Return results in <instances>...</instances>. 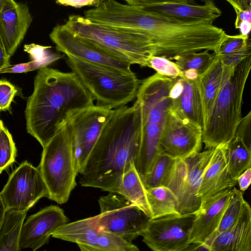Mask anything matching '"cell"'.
I'll return each instance as SVG.
<instances>
[{
	"label": "cell",
	"mask_w": 251,
	"mask_h": 251,
	"mask_svg": "<svg viewBox=\"0 0 251 251\" xmlns=\"http://www.w3.org/2000/svg\"><path fill=\"white\" fill-rule=\"evenodd\" d=\"M99 20L103 24L142 31L151 42L154 55L171 60L204 50L216 52L227 35L211 21L178 19L116 0L103 3Z\"/></svg>",
	"instance_id": "1"
},
{
	"label": "cell",
	"mask_w": 251,
	"mask_h": 251,
	"mask_svg": "<svg viewBox=\"0 0 251 251\" xmlns=\"http://www.w3.org/2000/svg\"><path fill=\"white\" fill-rule=\"evenodd\" d=\"M141 125L138 100L131 106L115 109L80 174L81 186L117 192L124 173L137 157Z\"/></svg>",
	"instance_id": "2"
},
{
	"label": "cell",
	"mask_w": 251,
	"mask_h": 251,
	"mask_svg": "<svg viewBox=\"0 0 251 251\" xmlns=\"http://www.w3.org/2000/svg\"><path fill=\"white\" fill-rule=\"evenodd\" d=\"M94 101L73 72L41 68L26 102L27 132L43 147L71 116L94 105Z\"/></svg>",
	"instance_id": "3"
},
{
	"label": "cell",
	"mask_w": 251,
	"mask_h": 251,
	"mask_svg": "<svg viewBox=\"0 0 251 251\" xmlns=\"http://www.w3.org/2000/svg\"><path fill=\"white\" fill-rule=\"evenodd\" d=\"M176 79L156 73L141 81L138 90L136 99L141 108V134L134 164L143 181L159 154L160 137L172 105L170 92Z\"/></svg>",
	"instance_id": "4"
},
{
	"label": "cell",
	"mask_w": 251,
	"mask_h": 251,
	"mask_svg": "<svg viewBox=\"0 0 251 251\" xmlns=\"http://www.w3.org/2000/svg\"><path fill=\"white\" fill-rule=\"evenodd\" d=\"M251 68V55L230 72L203 123L202 140L205 149L226 145L234 136L242 118L244 88Z\"/></svg>",
	"instance_id": "5"
},
{
	"label": "cell",
	"mask_w": 251,
	"mask_h": 251,
	"mask_svg": "<svg viewBox=\"0 0 251 251\" xmlns=\"http://www.w3.org/2000/svg\"><path fill=\"white\" fill-rule=\"evenodd\" d=\"M63 25L74 35L102 46L132 65L150 67L154 50L140 30L96 23L78 15L69 16Z\"/></svg>",
	"instance_id": "6"
},
{
	"label": "cell",
	"mask_w": 251,
	"mask_h": 251,
	"mask_svg": "<svg viewBox=\"0 0 251 251\" xmlns=\"http://www.w3.org/2000/svg\"><path fill=\"white\" fill-rule=\"evenodd\" d=\"M66 63L97 104L117 109L136 98L141 81L133 72L67 57Z\"/></svg>",
	"instance_id": "7"
},
{
	"label": "cell",
	"mask_w": 251,
	"mask_h": 251,
	"mask_svg": "<svg viewBox=\"0 0 251 251\" xmlns=\"http://www.w3.org/2000/svg\"><path fill=\"white\" fill-rule=\"evenodd\" d=\"M38 168L48 190V198L60 204L66 203L76 185L78 175L67 121L43 147Z\"/></svg>",
	"instance_id": "8"
},
{
	"label": "cell",
	"mask_w": 251,
	"mask_h": 251,
	"mask_svg": "<svg viewBox=\"0 0 251 251\" xmlns=\"http://www.w3.org/2000/svg\"><path fill=\"white\" fill-rule=\"evenodd\" d=\"M97 222L100 231L112 233L132 242L151 219L123 196L115 192L100 197Z\"/></svg>",
	"instance_id": "9"
},
{
	"label": "cell",
	"mask_w": 251,
	"mask_h": 251,
	"mask_svg": "<svg viewBox=\"0 0 251 251\" xmlns=\"http://www.w3.org/2000/svg\"><path fill=\"white\" fill-rule=\"evenodd\" d=\"M115 109L98 104L84 108L67 120L75 166L81 174L89 155Z\"/></svg>",
	"instance_id": "10"
},
{
	"label": "cell",
	"mask_w": 251,
	"mask_h": 251,
	"mask_svg": "<svg viewBox=\"0 0 251 251\" xmlns=\"http://www.w3.org/2000/svg\"><path fill=\"white\" fill-rule=\"evenodd\" d=\"M194 217V213H188L150 219L140 236L153 251H186Z\"/></svg>",
	"instance_id": "11"
},
{
	"label": "cell",
	"mask_w": 251,
	"mask_h": 251,
	"mask_svg": "<svg viewBox=\"0 0 251 251\" xmlns=\"http://www.w3.org/2000/svg\"><path fill=\"white\" fill-rule=\"evenodd\" d=\"M48 195L38 167L26 161L11 173L0 193L6 210L28 211L40 199Z\"/></svg>",
	"instance_id": "12"
},
{
	"label": "cell",
	"mask_w": 251,
	"mask_h": 251,
	"mask_svg": "<svg viewBox=\"0 0 251 251\" xmlns=\"http://www.w3.org/2000/svg\"><path fill=\"white\" fill-rule=\"evenodd\" d=\"M202 142V127L170 106L160 137L159 154L185 159L200 152Z\"/></svg>",
	"instance_id": "13"
},
{
	"label": "cell",
	"mask_w": 251,
	"mask_h": 251,
	"mask_svg": "<svg viewBox=\"0 0 251 251\" xmlns=\"http://www.w3.org/2000/svg\"><path fill=\"white\" fill-rule=\"evenodd\" d=\"M50 37L57 50L67 57L131 72V64L114 52L88 40L76 36L63 25L54 26Z\"/></svg>",
	"instance_id": "14"
},
{
	"label": "cell",
	"mask_w": 251,
	"mask_h": 251,
	"mask_svg": "<svg viewBox=\"0 0 251 251\" xmlns=\"http://www.w3.org/2000/svg\"><path fill=\"white\" fill-rule=\"evenodd\" d=\"M69 218L57 205L47 206L30 216L24 223L19 240V249L35 251L47 244L52 234L68 223Z\"/></svg>",
	"instance_id": "15"
},
{
	"label": "cell",
	"mask_w": 251,
	"mask_h": 251,
	"mask_svg": "<svg viewBox=\"0 0 251 251\" xmlns=\"http://www.w3.org/2000/svg\"><path fill=\"white\" fill-rule=\"evenodd\" d=\"M32 21L26 4L16 0H0V35L10 57L23 40Z\"/></svg>",
	"instance_id": "16"
},
{
	"label": "cell",
	"mask_w": 251,
	"mask_h": 251,
	"mask_svg": "<svg viewBox=\"0 0 251 251\" xmlns=\"http://www.w3.org/2000/svg\"><path fill=\"white\" fill-rule=\"evenodd\" d=\"M232 193L224 190L207 200L194 213L190 243H203L217 230Z\"/></svg>",
	"instance_id": "17"
},
{
	"label": "cell",
	"mask_w": 251,
	"mask_h": 251,
	"mask_svg": "<svg viewBox=\"0 0 251 251\" xmlns=\"http://www.w3.org/2000/svg\"><path fill=\"white\" fill-rule=\"evenodd\" d=\"M215 148L206 149L194 156L183 159L186 164V174L180 197L177 210L180 214L194 213L201 206L198 196L202 176L213 155Z\"/></svg>",
	"instance_id": "18"
},
{
	"label": "cell",
	"mask_w": 251,
	"mask_h": 251,
	"mask_svg": "<svg viewBox=\"0 0 251 251\" xmlns=\"http://www.w3.org/2000/svg\"><path fill=\"white\" fill-rule=\"evenodd\" d=\"M226 145L218 146L204 170L198 191L201 205L217 193L231 189L237 184L228 170Z\"/></svg>",
	"instance_id": "19"
},
{
	"label": "cell",
	"mask_w": 251,
	"mask_h": 251,
	"mask_svg": "<svg viewBox=\"0 0 251 251\" xmlns=\"http://www.w3.org/2000/svg\"><path fill=\"white\" fill-rule=\"evenodd\" d=\"M211 251H251V209L246 201L237 221L212 241Z\"/></svg>",
	"instance_id": "20"
},
{
	"label": "cell",
	"mask_w": 251,
	"mask_h": 251,
	"mask_svg": "<svg viewBox=\"0 0 251 251\" xmlns=\"http://www.w3.org/2000/svg\"><path fill=\"white\" fill-rule=\"evenodd\" d=\"M211 65L198 77L200 89L203 123L210 114L224 83L233 68L226 67L215 52Z\"/></svg>",
	"instance_id": "21"
},
{
	"label": "cell",
	"mask_w": 251,
	"mask_h": 251,
	"mask_svg": "<svg viewBox=\"0 0 251 251\" xmlns=\"http://www.w3.org/2000/svg\"><path fill=\"white\" fill-rule=\"evenodd\" d=\"M170 17L186 20H207L214 22L221 16L222 11L209 1L202 5L186 2L167 1L144 7Z\"/></svg>",
	"instance_id": "22"
},
{
	"label": "cell",
	"mask_w": 251,
	"mask_h": 251,
	"mask_svg": "<svg viewBox=\"0 0 251 251\" xmlns=\"http://www.w3.org/2000/svg\"><path fill=\"white\" fill-rule=\"evenodd\" d=\"M97 216L68 223L56 229L52 237L76 243L81 251H97L100 232Z\"/></svg>",
	"instance_id": "23"
},
{
	"label": "cell",
	"mask_w": 251,
	"mask_h": 251,
	"mask_svg": "<svg viewBox=\"0 0 251 251\" xmlns=\"http://www.w3.org/2000/svg\"><path fill=\"white\" fill-rule=\"evenodd\" d=\"M181 77L183 89L178 97L172 100L171 108L179 115L193 121L202 129L203 113L198 77L195 79Z\"/></svg>",
	"instance_id": "24"
},
{
	"label": "cell",
	"mask_w": 251,
	"mask_h": 251,
	"mask_svg": "<svg viewBox=\"0 0 251 251\" xmlns=\"http://www.w3.org/2000/svg\"><path fill=\"white\" fill-rule=\"evenodd\" d=\"M116 193L151 218L146 188L133 162L124 173Z\"/></svg>",
	"instance_id": "25"
},
{
	"label": "cell",
	"mask_w": 251,
	"mask_h": 251,
	"mask_svg": "<svg viewBox=\"0 0 251 251\" xmlns=\"http://www.w3.org/2000/svg\"><path fill=\"white\" fill-rule=\"evenodd\" d=\"M26 210H6L0 232V251H19L20 234Z\"/></svg>",
	"instance_id": "26"
},
{
	"label": "cell",
	"mask_w": 251,
	"mask_h": 251,
	"mask_svg": "<svg viewBox=\"0 0 251 251\" xmlns=\"http://www.w3.org/2000/svg\"><path fill=\"white\" fill-rule=\"evenodd\" d=\"M146 193L151 213V219L180 214L177 210V198L168 187L146 188Z\"/></svg>",
	"instance_id": "27"
},
{
	"label": "cell",
	"mask_w": 251,
	"mask_h": 251,
	"mask_svg": "<svg viewBox=\"0 0 251 251\" xmlns=\"http://www.w3.org/2000/svg\"><path fill=\"white\" fill-rule=\"evenodd\" d=\"M226 148L228 172L237 180L240 175L251 167V147L240 137L234 135Z\"/></svg>",
	"instance_id": "28"
},
{
	"label": "cell",
	"mask_w": 251,
	"mask_h": 251,
	"mask_svg": "<svg viewBox=\"0 0 251 251\" xmlns=\"http://www.w3.org/2000/svg\"><path fill=\"white\" fill-rule=\"evenodd\" d=\"M176 159L166 155L159 154L144 180L146 188L167 187L174 172Z\"/></svg>",
	"instance_id": "29"
},
{
	"label": "cell",
	"mask_w": 251,
	"mask_h": 251,
	"mask_svg": "<svg viewBox=\"0 0 251 251\" xmlns=\"http://www.w3.org/2000/svg\"><path fill=\"white\" fill-rule=\"evenodd\" d=\"M246 201L243 197V192L235 187L232 188V193L224 212L217 230L204 243L210 247L213 239L219 234L232 226L240 217Z\"/></svg>",
	"instance_id": "30"
},
{
	"label": "cell",
	"mask_w": 251,
	"mask_h": 251,
	"mask_svg": "<svg viewBox=\"0 0 251 251\" xmlns=\"http://www.w3.org/2000/svg\"><path fill=\"white\" fill-rule=\"evenodd\" d=\"M215 56L213 52L208 50L185 54L174 59L180 71H193L199 75L206 71L211 65Z\"/></svg>",
	"instance_id": "31"
},
{
	"label": "cell",
	"mask_w": 251,
	"mask_h": 251,
	"mask_svg": "<svg viewBox=\"0 0 251 251\" xmlns=\"http://www.w3.org/2000/svg\"><path fill=\"white\" fill-rule=\"evenodd\" d=\"M97 251H139L135 245L118 235L100 231L97 241Z\"/></svg>",
	"instance_id": "32"
},
{
	"label": "cell",
	"mask_w": 251,
	"mask_h": 251,
	"mask_svg": "<svg viewBox=\"0 0 251 251\" xmlns=\"http://www.w3.org/2000/svg\"><path fill=\"white\" fill-rule=\"evenodd\" d=\"M16 152L12 136L3 126L0 129V174L14 163Z\"/></svg>",
	"instance_id": "33"
},
{
	"label": "cell",
	"mask_w": 251,
	"mask_h": 251,
	"mask_svg": "<svg viewBox=\"0 0 251 251\" xmlns=\"http://www.w3.org/2000/svg\"><path fill=\"white\" fill-rule=\"evenodd\" d=\"M150 68L167 77L175 79L182 76V72L176 63L163 56H151L150 60Z\"/></svg>",
	"instance_id": "34"
},
{
	"label": "cell",
	"mask_w": 251,
	"mask_h": 251,
	"mask_svg": "<svg viewBox=\"0 0 251 251\" xmlns=\"http://www.w3.org/2000/svg\"><path fill=\"white\" fill-rule=\"evenodd\" d=\"M50 46H42L31 43L24 46V51L28 53L31 60L42 62L48 66L62 57L59 53L52 52L50 50Z\"/></svg>",
	"instance_id": "35"
},
{
	"label": "cell",
	"mask_w": 251,
	"mask_h": 251,
	"mask_svg": "<svg viewBox=\"0 0 251 251\" xmlns=\"http://www.w3.org/2000/svg\"><path fill=\"white\" fill-rule=\"evenodd\" d=\"M250 43L249 37L240 34L235 35L227 34L217 51L215 52L219 56H225L238 51Z\"/></svg>",
	"instance_id": "36"
},
{
	"label": "cell",
	"mask_w": 251,
	"mask_h": 251,
	"mask_svg": "<svg viewBox=\"0 0 251 251\" xmlns=\"http://www.w3.org/2000/svg\"><path fill=\"white\" fill-rule=\"evenodd\" d=\"M17 93L14 85L6 79H0V112L10 109Z\"/></svg>",
	"instance_id": "37"
},
{
	"label": "cell",
	"mask_w": 251,
	"mask_h": 251,
	"mask_svg": "<svg viewBox=\"0 0 251 251\" xmlns=\"http://www.w3.org/2000/svg\"><path fill=\"white\" fill-rule=\"evenodd\" d=\"M251 44L234 53L223 56H219L222 62L227 67L234 68L240 62L251 55Z\"/></svg>",
	"instance_id": "38"
},
{
	"label": "cell",
	"mask_w": 251,
	"mask_h": 251,
	"mask_svg": "<svg viewBox=\"0 0 251 251\" xmlns=\"http://www.w3.org/2000/svg\"><path fill=\"white\" fill-rule=\"evenodd\" d=\"M251 111L242 117L237 126L234 135L241 138L245 142L251 147Z\"/></svg>",
	"instance_id": "39"
},
{
	"label": "cell",
	"mask_w": 251,
	"mask_h": 251,
	"mask_svg": "<svg viewBox=\"0 0 251 251\" xmlns=\"http://www.w3.org/2000/svg\"><path fill=\"white\" fill-rule=\"evenodd\" d=\"M107 0H54L56 3L64 5L81 8L86 6L96 7Z\"/></svg>",
	"instance_id": "40"
},
{
	"label": "cell",
	"mask_w": 251,
	"mask_h": 251,
	"mask_svg": "<svg viewBox=\"0 0 251 251\" xmlns=\"http://www.w3.org/2000/svg\"><path fill=\"white\" fill-rule=\"evenodd\" d=\"M236 14L234 25L242 21L251 22V8L243 9L239 5L232 6Z\"/></svg>",
	"instance_id": "41"
},
{
	"label": "cell",
	"mask_w": 251,
	"mask_h": 251,
	"mask_svg": "<svg viewBox=\"0 0 251 251\" xmlns=\"http://www.w3.org/2000/svg\"><path fill=\"white\" fill-rule=\"evenodd\" d=\"M126 3L142 7H146L150 4L167 1L186 2L194 4L189 0H124Z\"/></svg>",
	"instance_id": "42"
},
{
	"label": "cell",
	"mask_w": 251,
	"mask_h": 251,
	"mask_svg": "<svg viewBox=\"0 0 251 251\" xmlns=\"http://www.w3.org/2000/svg\"><path fill=\"white\" fill-rule=\"evenodd\" d=\"M240 190L244 192L247 190L251 182V167L246 170L237 178Z\"/></svg>",
	"instance_id": "43"
},
{
	"label": "cell",
	"mask_w": 251,
	"mask_h": 251,
	"mask_svg": "<svg viewBox=\"0 0 251 251\" xmlns=\"http://www.w3.org/2000/svg\"><path fill=\"white\" fill-rule=\"evenodd\" d=\"M10 58L0 35V72L11 65L10 63Z\"/></svg>",
	"instance_id": "44"
},
{
	"label": "cell",
	"mask_w": 251,
	"mask_h": 251,
	"mask_svg": "<svg viewBox=\"0 0 251 251\" xmlns=\"http://www.w3.org/2000/svg\"><path fill=\"white\" fill-rule=\"evenodd\" d=\"M234 25L235 28L239 29L240 34L249 37V34L251 29V22L242 21Z\"/></svg>",
	"instance_id": "45"
},
{
	"label": "cell",
	"mask_w": 251,
	"mask_h": 251,
	"mask_svg": "<svg viewBox=\"0 0 251 251\" xmlns=\"http://www.w3.org/2000/svg\"><path fill=\"white\" fill-rule=\"evenodd\" d=\"M6 209L3 201L0 196V232L4 221Z\"/></svg>",
	"instance_id": "46"
},
{
	"label": "cell",
	"mask_w": 251,
	"mask_h": 251,
	"mask_svg": "<svg viewBox=\"0 0 251 251\" xmlns=\"http://www.w3.org/2000/svg\"><path fill=\"white\" fill-rule=\"evenodd\" d=\"M240 4L243 9L251 8V0H240Z\"/></svg>",
	"instance_id": "47"
},
{
	"label": "cell",
	"mask_w": 251,
	"mask_h": 251,
	"mask_svg": "<svg viewBox=\"0 0 251 251\" xmlns=\"http://www.w3.org/2000/svg\"><path fill=\"white\" fill-rule=\"evenodd\" d=\"M227 2H228L232 6L233 5H239L240 4V0H225Z\"/></svg>",
	"instance_id": "48"
},
{
	"label": "cell",
	"mask_w": 251,
	"mask_h": 251,
	"mask_svg": "<svg viewBox=\"0 0 251 251\" xmlns=\"http://www.w3.org/2000/svg\"><path fill=\"white\" fill-rule=\"evenodd\" d=\"M4 126L3 123L1 120H0V129Z\"/></svg>",
	"instance_id": "49"
},
{
	"label": "cell",
	"mask_w": 251,
	"mask_h": 251,
	"mask_svg": "<svg viewBox=\"0 0 251 251\" xmlns=\"http://www.w3.org/2000/svg\"><path fill=\"white\" fill-rule=\"evenodd\" d=\"M202 1L205 2H209V1H213L214 0H202Z\"/></svg>",
	"instance_id": "50"
},
{
	"label": "cell",
	"mask_w": 251,
	"mask_h": 251,
	"mask_svg": "<svg viewBox=\"0 0 251 251\" xmlns=\"http://www.w3.org/2000/svg\"><path fill=\"white\" fill-rule=\"evenodd\" d=\"M190 0V1H191V2H192L193 3H194V0Z\"/></svg>",
	"instance_id": "51"
}]
</instances>
